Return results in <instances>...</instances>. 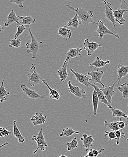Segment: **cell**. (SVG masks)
<instances>
[{
    "instance_id": "6da1fadb",
    "label": "cell",
    "mask_w": 128,
    "mask_h": 157,
    "mask_svg": "<svg viewBox=\"0 0 128 157\" xmlns=\"http://www.w3.org/2000/svg\"><path fill=\"white\" fill-rule=\"evenodd\" d=\"M72 2H70L69 3L66 4V6L69 9H71L76 12L78 17L81 20L80 24L87 25L90 23L95 24L97 25L98 23L95 22L93 20V14L92 11H88L87 9H82L81 8H74L70 6V4Z\"/></svg>"
},
{
    "instance_id": "7a4b0ae2",
    "label": "cell",
    "mask_w": 128,
    "mask_h": 157,
    "mask_svg": "<svg viewBox=\"0 0 128 157\" xmlns=\"http://www.w3.org/2000/svg\"><path fill=\"white\" fill-rule=\"evenodd\" d=\"M28 29H29L28 33L31 35V43H25V45L27 49V53L28 54L32 53V59H36L41 46L42 45L43 43L42 41H40L36 38L35 36L32 33L29 25H28Z\"/></svg>"
},
{
    "instance_id": "3957f363",
    "label": "cell",
    "mask_w": 128,
    "mask_h": 157,
    "mask_svg": "<svg viewBox=\"0 0 128 157\" xmlns=\"http://www.w3.org/2000/svg\"><path fill=\"white\" fill-rule=\"evenodd\" d=\"M27 76L29 80V85L31 87H35L37 84H41L42 83V77L36 71L35 64H32V67L27 75Z\"/></svg>"
},
{
    "instance_id": "277c9868",
    "label": "cell",
    "mask_w": 128,
    "mask_h": 157,
    "mask_svg": "<svg viewBox=\"0 0 128 157\" xmlns=\"http://www.w3.org/2000/svg\"><path fill=\"white\" fill-rule=\"evenodd\" d=\"M32 140H35L36 142V143L37 144V148L34 151V154H36L39 149L42 151H45V147L48 146V145L45 141V139L44 136L42 128H41L37 135H33L32 138Z\"/></svg>"
},
{
    "instance_id": "5b68a950",
    "label": "cell",
    "mask_w": 128,
    "mask_h": 157,
    "mask_svg": "<svg viewBox=\"0 0 128 157\" xmlns=\"http://www.w3.org/2000/svg\"><path fill=\"white\" fill-rule=\"evenodd\" d=\"M106 20V19H105V21H103L100 20L98 21L97 25H98V28L97 30H94L95 32H96L99 33V35H97V36L100 38V39H102L104 35H112L116 38L119 39L120 36L118 34H116L113 33L105 25V22Z\"/></svg>"
},
{
    "instance_id": "8992f818",
    "label": "cell",
    "mask_w": 128,
    "mask_h": 157,
    "mask_svg": "<svg viewBox=\"0 0 128 157\" xmlns=\"http://www.w3.org/2000/svg\"><path fill=\"white\" fill-rule=\"evenodd\" d=\"M68 85L69 92L74 94L75 96L78 99L79 101H80V99L81 100H84L86 99V92L85 90L80 89L79 87L76 86H73L71 80L68 81Z\"/></svg>"
},
{
    "instance_id": "52a82bcc",
    "label": "cell",
    "mask_w": 128,
    "mask_h": 157,
    "mask_svg": "<svg viewBox=\"0 0 128 157\" xmlns=\"http://www.w3.org/2000/svg\"><path fill=\"white\" fill-rule=\"evenodd\" d=\"M21 87L23 91L22 94H26L30 99H33V100L37 99H42V100L47 99L46 95H43L39 94L34 90L31 89L26 87L25 85H21Z\"/></svg>"
},
{
    "instance_id": "ba28073f",
    "label": "cell",
    "mask_w": 128,
    "mask_h": 157,
    "mask_svg": "<svg viewBox=\"0 0 128 157\" xmlns=\"http://www.w3.org/2000/svg\"><path fill=\"white\" fill-rule=\"evenodd\" d=\"M104 73L103 71H99V69H98L97 71H95V70H94L91 71V72H88L87 73V74L91 77V79L90 81V83H91V84H95V85L96 83H99L100 85H102L103 87L105 88L106 87L105 85L101 81V79L103 77Z\"/></svg>"
},
{
    "instance_id": "9c48e42d",
    "label": "cell",
    "mask_w": 128,
    "mask_h": 157,
    "mask_svg": "<svg viewBox=\"0 0 128 157\" xmlns=\"http://www.w3.org/2000/svg\"><path fill=\"white\" fill-rule=\"evenodd\" d=\"M84 50L87 52V56H90L95 52L97 49L102 47V45L98 42H90L88 39H86L84 42Z\"/></svg>"
},
{
    "instance_id": "30bf717a",
    "label": "cell",
    "mask_w": 128,
    "mask_h": 157,
    "mask_svg": "<svg viewBox=\"0 0 128 157\" xmlns=\"http://www.w3.org/2000/svg\"><path fill=\"white\" fill-rule=\"evenodd\" d=\"M103 1V3L104 4V6L105 7V13L106 15V19H108L109 21L112 23L114 27H115V24H116V21L114 19V17L113 11L112 8L110 6H113L112 4H109V2H107L106 0H102Z\"/></svg>"
},
{
    "instance_id": "8fae6325",
    "label": "cell",
    "mask_w": 128,
    "mask_h": 157,
    "mask_svg": "<svg viewBox=\"0 0 128 157\" xmlns=\"http://www.w3.org/2000/svg\"><path fill=\"white\" fill-rule=\"evenodd\" d=\"M118 80L117 79L112 86H107L104 89H101V90L104 93L105 97L107 99L108 102L110 103V105L111 104L112 98L113 96L116 93V92L114 90V86L116 83L118 82Z\"/></svg>"
},
{
    "instance_id": "7c38bea8",
    "label": "cell",
    "mask_w": 128,
    "mask_h": 157,
    "mask_svg": "<svg viewBox=\"0 0 128 157\" xmlns=\"http://www.w3.org/2000/svg\"><path fill=\"white\" fill-rule=\"evenodd\" d=\"M84 48H81V47H78L76 48H71L70 50L68 51V52L67 53V56H66V58L65 61H64V64H63L62 67L65 66V63L69 61V60L73 58H77L79 56H81V52L82 50H84Z\"/></svg>"
},
{
    "instance_id": "4fadbf2b",
    "label": "cell",
    "mask_w": 128,
    "mask_h": 157,
    "mask_svg": "<svg viewBox=\"0 0 128 157\" xmlns=\"http://www.w3.org/2000/svg\"><path fill=\"white\" fill-rule=\"evenodd\" d=\"M71 71L74 75L76 79L77 82H78L79 84L84 85V86L87 87V88L91 86L90 84H89V82L91 81V78H89V77H87L85 75L76 72L72 69H71Z\"/></svg>"
},
{
    "instance_id": "5bb4252c",
    "label": "cell",
    "mask_w": 128,
    "mask_h": 157,
    "mask_svg": "<svg viewBox=\"0 0 128 157\" xmlns=\"http://www.w3.org/2000/svg\"><path fill=\"white\" fill-rule=\"evenodd\" d=\"M80 140L83 142V146L85 147L86 151H89L90 148L92 146L93 144L95 141L92 136H88L86 133L83 134L82 137L80 138Z\"/></svg>"
},
{
    "instance_id": "9a60e30c",
    "label": "cell",
    "mask_w": 128,
    "mask_h": 157,
    "mask_svg": "<svg viewBox=\"0 0 128 157\" xmlns=\"http://www.w3.org/2000/svg\"><path fill=\"white\" fill-rule=\"evenodd\" d=\"M118 82L117 86L120 83L121 79L123 77H126L128 74V66H125L122 64H118L117 66Z\"/></svg>"
},
{
    "instance_id": "2e32d148",
    "label": "cell",
    "mask_w": 128,
    "mask_h": 157,
    "mask_svg": "<svg viewBox=\"0 0 128 157\" xmlns=\"http://www.w3.org/2000/svg\"><path fill=\"white\" fill-rule=\"evenodd\" d=\"M19 20H21V17L20 16L17 17L16 15V13L13 10H12L11 13L7 17V21L5 23V25L6 27H8L13 22H16L17 24L21 25V24L19 21Z\"/></svg>"
},
{
    "instance_id": "e0dca14e",
    "label": "cell",
    "mask_w": 128,
    "mask_h": 157,
    "mask_svg": "<svg viewBox=\"0 0 128 157\" xmlns=\"http://www.w3.org/2000/svg\"><path fill=\"white\" fill-rule=\"evenodd\" d=\"M47 117L43 116L41 113L37 112L31 119V121L34 126L41 125L45 122Z\"/></svg>"
},
{
    "instance_id": "ac0fdd59",
    "label": "cell",
    "mask_w": 128,
    "mask_h": 157,
    "mask_svg": "<svg viewBox=\"0 0 128 157\" xmlns=\"http://www.w3.org/2000/svg\"><path fill=\"white\" fill-rule=\"evenodd\" d=\"M113 11L114 17L115 19V21H117L120 25H123L124 23L126 21V20L123 17V15L125 12H127L128 10H122L121 8H119L117 11H114L112 9Z\"/></svg>"
},
{
    "instance_id": "d6986e66",
    "label": "cell",
    "mask_w": 128,
    "mask_h": 157,
    "mask_svg": "<svg viewBox=\"0 0 128 157\" xmlns=\"http://www.w3.org/2000/svg\"><path fill=\"white\" fill-rule=\"evenodd\" d=\"M89 84H90L91 86L94 89V90H96L99 101H100L101 103H104V104L107 105H110V103L107 101V99H106V97H105V94H104L103 91L101 90V89H99L97 86L95 85V84H91V83H90V82H89Z\"/></svg>"
},
{
    "instance_id": "ffe728a7",
    "label": "cell",
    "mask_w": 128,
    "mask_h": 157,
    "mask_svg": "<svg viewBox=\"0 0 128 157\" xmlns=\"http://www.w3.org/2000/svg\"><path fill=\"white\" fill-rule=\"evenodd\" d=\"M68 62L67 61L65 63V66L61 68H60L57 71L58 75L59 78L60 79V83H63L66 80L68 76H69V74L67 72V65Z\"/></svg>"
},
{
    "instance_id": "44dd1931",
    "label": "cell",
    "mask_w": 128,
    "mask_h": 157,
    "mask_svg": "<svg viewBox=\"0 0 128 157\" xmlns=\"http://www.w3.org/2000/svg\"><path fill=\"white\" fill-rule=\"evenodd\" d=\"M42 83H44L46 85L47 87L50 91V98L51 100H56L58 101L60 97V94L59 93L58 91L56 89H53L50 86L48 85V83L45 81V79H43L42 80Z\"/></svg>"
},
{
    "instance_id": "7402d4cb",
    "label": "cell",
    "mask_w": 128,
    "mask_h": 157,
    "mask_svg": "<svg viewBox=\"0 0 128 157\" xmlns=\"http://www.w3.org/2000/svg\"><path fill=\"white\" fill-rule=\"evenodd\" d=\"M111 63V61L109 60H107L106 61H103L101 59L99 58V57H96L95 60L91 64H90V66L91 67H95L97 69L105 67L107 64Z\"/></svg>"
},
{
    "instance_id": "603a6c76",
    "label": "cell",
    "mask_w": 128,
    "mask_h": 157,
    "mask_svg": "<svg viewBox=\"0 0 128 157\" xmlns=\"http://www.w3.org/2000/svg\"><path fill=\"white\" fill-rule=\"evenodd\" d=\"M58 34L63 37L66 40L70 39L72 35V31L68 29L65 25L64 27L59 28Z\"/></svg>"
},
{
    "instance_id": "cb8c5ba5",
    "label": "cell",
    "mask_w": 128,
    "mask_h": 157,
    "mask_svg": "<svg viewBox=\"0 0 128 157\" xmlns=\"http://www.w3.org/2000/svg\"><path fill=\"white\" fill-rule=\"evenodd\" d=\"M13 134L14 136L17 138L18 142L21 143H23L25 140V138L22 135L19 129L18 128L17 125V121L16 120L13 121Z\"/></svg>"
},
{
    "instance_id": "d4e9b609",
    "label": "cell",
    "mask_w": 128,
    "mask_h": 157,
    "mask_svg": "<svg viewBox=\"0 0 128 157\" xmlns=\"http://www.w3.org/2000/svg\"><path fill=\"white\" fill-rule=\"evenodd\" d=\"M6 77L3 78L2 81V85L0 87V101L1 103H2L3 101H7V98L6 97V95H8L10 94V92L7 91L5 89L4 86V81Z\"/></svg>"
},
{
    "instance_id": "484cf974",
    "label": "cell",
    "mask_w": 128,
    "mask_h": 157,
    "mask_svg": "<svg viewBox=\"0 0 128 157\" xmlns=\"http://www.w3.org/2000/svg\"><path fill=\"white\" fill-rule=\"evenodd\" d=\"M108 107L111 109V111L112 113V115L114 117L120 119V118L123 117L124 118H126L127 117V115H126L125 113L122 112L121 110L118 109L114 108L111 105H107Z\"/></svg>"
},
{
    "instance_id": "4316f807",
    "label": "cell",
    "mask_w": 128,
    "mask_h": 157,
    "mask_svg": "<svg viewBox=\"0 0 128 157\" xmlns=\"http://www.w3.org/2000/svg\"><path fill=\"white\" fill-rule=\"evenodd\" d=\"M99 101V100L97 94L96 90H94L93 92L92 95L93 105L94 113L93 117H95L97 115V111L98 108Z\"/></svg>"
},
{
    "instance_id": "83f0119b",
    "label": "cell",
    "mask_w": 128,
    "mask_h": 157,
    "mask_svg": "<svg viewBox=\"0 0 128 157\" xmlns=\"http://www.w3.org/2000/svg\"><path fill=\"white\" fill-rule=\"evenodd\" d=\"M79 133L80 132L79 131H75L72 128H66L63 129L62 132L60 135V137H63V136H66L67 137H71L74 134H79Z\"/></svg>"
},
{
    "instance_id": "f1b7e54d",
    "label": "cell",
    "mask_w": 128,
    "mask_h": 157,
    "mask_svg": "<svg viewBox=\"0 0 128 157\" xmlns=\"http://www.w3.org/2000/svg\"><path fill=\"white\" fill-rule=\"evenodd\" d=\"M21 24L22 25H30L36 22V19L30 16L21 17Z\"/></svg>"
},
{
    "instance_id": "f546056e",
    "label": "cell",
    "mask_w": 128,
    "mask_h": 157,
    "mask_svg": "<svg viewBox=\"0 0 128 157\" xmlns=\"http://www.w3.org/2000/svg\"><path fill=\"white\" fill-rule=\"evenodd\" d=\"M118 122L114 121L112 122H108L107 121H106L104 122L105 126L109 129H111L113 131H116L119 130L120 128L118 127Z\"/></svg>"
},
{
    "instance_id": "4dcf8cb0",
    "label": "cell",
    "mask_w": 128,
    "mask_h": 157,
    "mask_svg": "<svg viewBox=\"0 0 128 157\" xmlns=\"http://www.w3.org/2000/svg\"><path fill=\"white\" fill-rule=\"evenodd\" d=\"M118 90L123 93V98L124 99L128 98V83H125L121 86L118 87Z\"/></svg>"
},
{
    "instance_id": "1f68e13d",
    "label": "cell",
    "mask_w": 128,
    "mask_h": 157,
    "mask_svg": "<svg viewBox=\"0 0 128 157\" xmlns=\"http://www.w3.org/2000/svg\"><path fill=\"white\" fill-rule=\"evenodd\" d=\"M67 24L68 27H73L76 29L77 28L80 24V22H79L78 19L77 14H76V16L73 18L70 19Z\"/></svg>"
},
{
    "instance_id": "d6a6232c",
    "label": "cell",
    "mask_w": 128,
    "mask_h": 157,
    "mask_svg": "<svg viewBox=\"0 0 128 157\" xmlns=\"http://www.w3.org/2000/svg\"><path fill=\"white\" fill-rule=\"evenodd\" d=\"M78 142L77 140V138L75 137L71 142L66 143V144L67 146V150L70 151L72 149L79 147V145H78Z\"/></svg>"
},
{
    "instance_id": "836d02e7",
    "label": "cell",
    "mask_w": 128,
    "mask_h": 157,
    "mask_svg": "<svg viewBox=\"0 0 128 157\" xmlns=\"http://www.w3.org/2000/svg\"><path fill=\"white\" fill-rule=\"evenodd\" d=\"M115 134L116 136V144L117 145H119V140L120 139H123L126 137L125 133L123 131V129H120L119 130L115 131Z\"/></svg>"
},
{
    "instance_id": "e575fe53",
    "label": "cell",
    "mask_w": 128,
    "mask_h": 157,
    "mask_svg": "<svg viewBox=\"0 0 128 157\" xmlns=\"http://www.w3.org/2000/svg\"><path fill=\"white\" fill-rule=\"evenodd\" d=\"M17 33L15 34V36H14V39L16 40L17 39L18 37L21 34H22L24 32L25 30L26 29V28H25L24 25H17Z\"/></svg>"
},
{
    "instance_id": "d590c367",
    "label": "cell",
    "mask_w": 128,
    "mask_h": 157,
    "mask_svg": "<svg viewBox=\"0 0 128 157\" xmlns=\"http://www.w3.org/2000/svg\"><path fill=\"white\" fill-rule=\"evenodd\" d=\"M8 40L10 41V44L9 45V47H15L16 48H18L20 47L21 41L20 39H17V40L14 39L12 40Z\"/></svg>"
},
{
    "instance_id": "8d00e7d4",
    "label": "cell",
    "mask_w": 128,
    "mask_h": 157,
    "mask_svg": "<svg viewBox=\"0 0 128 157\" xmlns=\"http://www.w3.org/2000/svg\"><path fill=\"white\" fill-rule=\"evenodd\" d=\"M105 137L107 136L109 137V140H111L113 139H116V134L115 131H105Z\"/></svg>"
},
{
    "instance_id": "74e56055",
    "label": "cell",
    "mask_w": 128,
    "mask_h": 157,
    "mask_svg": "<svg viewBox=\"0 0 128 157\" xmlns=\"http://www.w3.org/2000/svg\"><path fill=\"white\" fill-rule=\"evenodd\" d=\"M11 132L8 131L6 128L2 127L0 128V136L2 138L6 137V136L11 135Z\"/></svg>"
},
{
    "instance_id": "f35d334b",
    "label": "cell",
    "mask_w": 128,
    "mask_h": 157,
    "mask_svg": "<svg viewBox=\"0 0 128 157\" xmlns=\"http://www.w3.org/2000/svg\"><path fill=\"white\" fill-rule=\"evenodd\" d=\"M24 2V0H9V2L17 5L20 7H24L23 4Z\"/></svg>"
},
{
    "instance_id": "ab89813d",
    "label": "cell",
    "mask_w": 128,
    "mask_h": 157,
    "mask_svg": "<svg viewBox=\"0 0 128 157\" xmlns=\"http://www.w3.org/2000/svg\"><path fill=\"white\" fill-rule=\"evenodd\" d=\"M92 151L95 156L98 157V156L99 154H101V153L104 154V152H105V149H104V148L101 149H100L99 151H97V150H95V149H93Z\"/></svg>"
},
{
    "instance_id": "60d3db41",
    "label": "cell",
    "mask_w": 128,
    "mask_h": 157,
    "mask_svg": "<svg viewBox=\"0 0 128 157\" xmlns=\"http://www.w3.org/2000/svg\"><path fill=\"white\" fill-rule=\"evenodd\" d=\"M126 125L125 122L122 120L121 118H120L119 122H118V127H119L120 129H123L126 127Z\"/></svg>"
},
{
    "instance_id": "b9f144b4",
    "label": "cell",
    "mask_w": 128,
    "mask_h": 157,
    "mask_svg": "<svg viewBox=\"0 0 128 157\" xmlns=\"http://www.w3.org/2000/svg\"><path fill=\"white\" fill-rule=\"evenodd\" d=\"M92 149H90V151L88 152V155L90 157H93L95 156L93 153Z\"/></svg>"
},
{
    "instance_id": "7bdbcfd3",
    "label": "cell",
    "mask_w": 128,
    "mask_h": 157,
    "mask_svg": "<svg viewBox=\"0 0 128 157\" xmlns=\"http://www.w3.org/2000/svg\"><path fill=\"white\" fill-rule=\"evenodd\" d=\"M127 105L128 107V103L127 104ZM121 119H122V118H121ZM122 120L125 122V123L126 124V125L128 126V115L126 118H124V119H122Z\"/></svg>"
},
{
    "instance_id": "ee69618b",
    "label": "cell",
    "mask_w": 128,
    "mask_h": 157,
    "mask_svg": "<svg viewBox=\"0 0 128 157\" xmlns=\"http://www.w3.org/2000/svg\"><path fill=\"white\" fill-rule=\"evenodd\" d=\"M4 31V28L2 25H0V31L1 32H3Z\"/></svg>"
},
{
    "instance_id": "f6af8a7d",
    "label": "cell",
    "mask_w": 128,
    "mask_h": 157,
    "mask_svg": "<svg viewBox=\"0 0 128 157\" xmlns=\"http://www.w3.org/2000/svg\"><path fill=\"white\" fill-rule=\"evenodd\" d=\"M124 1V2H125V3L126 4V5L127 6H128V4L126 2V1H125V0H123ZM120 2H121V8L122 9V2H121V0H120Z\"/></svg>"
},
{
    "instance_id": "bcb514c9",
    "label": "cell",
    "mask_w": 128,
    "mask_h": 157,
    "mask_svg": "<svg viewBox=\"0 0 128 157\" xmlns=\"http://www.w3.org/2000/svg\"><path fill=\"white\" fill-rule=\"evenodd\" d=\"M58 157H68L66 156H65V155H60V156H59Z\"/></svg>"
},
{
    "instance_id": "7dc6e473",
    "label": "cell",
    "mask_w": 128,
    "mask_h": 157,
    "mask_svg": "<svg viewBox=\"0 0 128 157\" xmlns=\"http://www.w3.org/2000/svg\"><path fill=\"white\" fill-rule=\"evenodd\" d=\"M89 157V156L88 155H85V157ZM95 157V156H94V157Z\"/></svg>"
},
{
    "instance_id": "c3c4849f",
    "label": "cell",
    "mask_w": 128,
    "mask_h": 157,
    "mask_svg": "<svg viewBox=\"0 0 128 157\" xmlns=\"http://www.w3.org/2000/svg\"><path fill=\"white\" fill-rule=\"evenodd\" d=\"M126 142H128V139H126Z\"/></svg>"
}]
</instances>
